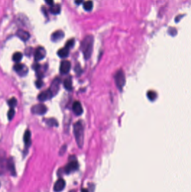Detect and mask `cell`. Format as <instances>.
<instances>
[{
  "label": "cell",
  "instance_id": "cell-1",
  "mask_svg": "<svg viewBox=\"0 0 191 192\" xmlns=\"http://www.w3.org/2000/svg\"><path fill=\"white\" fill-rule=\"evenodd\" d=\"M94 38L92 35H87L82 41L81 45V49L84 58L87 60L90 58L93 52Z\"/></svg>",
  "mask_w": 191,
  "mask_h": 192
},
{
  "label": "cell",
  "instance_id": "cell-2",
  "mask_svg": "<svg viewBox=\"0 0 191 192\" xmlns=\"http://www.w3.org/2000/svg\"><path fill=\"white\" fill-rule=\"evenodd\" d=\"M73 133L79 147L82 148L84 144V127L81 121H77L73 125Z\"/></svg>",
  "mask_w": 191,
  "mask_h": 192
},
{
  "label": "cell",
  "instance_id": "cell-3",
  "mask_svg": "<svg viewBox=\"0 0 191 192\" xmlns=\"http://www.w3.org/2000/svg\"><path fill=\"white\" fill-rule=\"evenodd\" d=\"M115 82L118 89L122 91L126 84L125 74L122 70H120L116 72L115 75Z\"/></svg>",
  "mask_w": 191,
  "mask_h": 192
},
{
  "label": "cell",
  "instance_id": "cell-4",
  "mask_svg": "<svg viewBox=\"0 0 191 192\" xmlns=\"http://www.w3.org/2000/svg\"><path fill=\"white\" fill-rule=\"evenodd\" d=\"M47 111V108L43 104H38L32 107V112L36 115H42Z\"/></svg>",
  "mask_w": 191,
  "mask_h": 192
},
{
  "label": "cell",
  "instance_id": "cell-5",
  "mask_svg": "<svg viewBox=\"0 0 191 192\" xmlns=\"http://www.w3.org/2000/svg\"><path fill=\"white\" fill-rule=\"evenodd\" d=\"M79 168V163L76 161L73 160L67 164L65 168V173L69 174L77 170Z\"/></svg>",
  "mask_w": 191,
  "mask_h": 192
},
{
  "label": "cell",
  "instance_id": "cell-6",
  "mask_svg": "<svg viewBox=\"0 0 191 192\" xmlns=\"http://www.w3.org/2000/svg\"><path fill=\"white\" fill-rule=\"evenodd\" d=\"M46 55V51L44 48L42 47H39L37 48L34 53V59L36 61H39L43 59Z\"/></svg>",
  "mask_w": 191,
  "mask_h": 192
},
{
  "label": "cell",
  "instance_id": "cell-7",
  "mask_svg": "<svg viewBox=\"0 0 191 192\" xmlns=\"http://www.w3.org/2000/svg\"><path fill=\"white\" fill-rule=\"evenodd\" d=\"M52 97V92L49 90V89H48L47 90L40 93L38 95V98L39 101H46L51 99Z\"/></svg>",
  "mask_w": 191,
  "mask_h": 192
},
{
  "label": "cell",
  "instance_id": "cell-8",
  "mask_svg": "<svg viewBox=\"0 0 191 192\" xmlns=\"http://www.w3.org/2000/svg\"><path fill=\"white\" fill-rule=\"evenodd\" d=\"M71 69V63L69 61H63L60 65V72L63 74H67L70 72Z\"/></svg>",
  "mask_w": 191,
  "mask_h": 192
},
{
  "label": "cell",
  "instance_id": "cell-9",
  "mask_svg": "<svg viewBox=\"0 0 191 192\" xmlns=\"http://www.w3.org/2000/svg\"><path fill=\"white\" fill-rule=\"evenodd\" d=\"M65 185H66L65 181L62 179H60L54 184V191L56 192H61L64 189Z\"/></svg>",
  "mask_w": 191,
  "mask_h": 192
},
{
  "label": "cell",
  "instance_id": "cell-10",
  "mask_svg": "<svg viewBox=\"0 0 191 192\" xmlns=\"http://www.w3.org/2000/svg\"><path fill=\"white\" fill-rule=\"evenodd\" d=\"M60 80L59 79H56L52 82L51 86L49 88V90L52 92L53 96L56 95L57 93L60 89Z\"/></svg>",
  "mask_w": 191,
  "mask_h": 192
},
{
  "label": "cell",
  "instance_id": "cell-11",
  "mask_svg": "<svg viewBox=\"0 0 191 192\" xmlns=\"http://www.w3.org/2000/svg\"><path fill=\"white\" fill-rule=\"evenodd\" d=\"M72 110L76 115H81L83 112V109L79 101H75L72 105Z\"/></svg>",
  "mask_w": 191,
  "mask_h": 192
},
{
  "label": "cell",
  "instance_id": "cell-12",
  "mask_svg": "<svg viewBox=\"0 0 191 192\" xmlns=\"http://www.w3.org/2000/svg\"><path fill=\"white\" fill-rule=\"evenodd\" d=\"M65 36V34L62 30H57L54 32L51 35V39L53 42H58L61 41Z\"/></svg>",
  "mask_w": 191,
  "mask_h": 192
},
{
  "label": "cell",
  "instance_id": "cell-13",
  "mask_svg": "<svg viewBox=\"0 0 191 192\" xmlns=\"http://www.w3.org/2000/svg\"><path fill=\"white\" fill-rule=\"evenodd\" d=\"M17 36L23 41H26L29 39L30 35V34L24 30H19L16 33Z\"/></svg>",
  "mask_w": 191,
  "mask_h": 192
},
{
  "label": "cell",
  "instance_id": "cell-14",
  "mask_svg": "<svg viewBox=\"0 0 191 192\" xmlns=\"http://www.w3.org/2000/svg\"><path fill=\"white\" fill-rule=\"evenodd\" d=\"M14 70L16 72L19 73V74H26L28 71V69H26V67L24 66V65L21 64L19 63H18L16 64L15 65Z\"/></svg>",
  "mask_w": 191,
  "mask_h": 192
},
{
  "label": "cell",
  "instance_id": "cell-15",
  "mask_svg": "<svg viewBox=\"0 0 191 192\" xmlns=\"http://www.w3.org/2000/svg\"><path fill=\"white\" fill-rule=\"evenodd\" d=\"M7 167L11 173V174L13 176H15L16 175V170H15V168L14 162L12 159H9V161H7Z\"/></svg>",
  "mask_w": 191,
  "mask_h": 192
},
{
  "label": "cell",
  "instance_id": "cell-16",
  "mask_svg": "<svg viewBox=\"0 0 191 192\" xmlns=\"http://www.w3.org/2000/svg\"><path fill=\"white\" fill-rule=\"evenodd\" d=\"M30 139H31L30 131L29 130H27L25 132V134H24V143H25V146L26 147H28L30 145V143H31Z\"/></svg>",
  "mask_w": 191,
  "mask_h": 192
},
{
  "label": "cell",
  "instance_id": "cell-17",
  "mask_svg": "<svg viewBox=\"0 0 191 192\" xmlns=\"http://www.w3.org/2000/svg\"><path fill=\"white\" fill-rule=\"evenodd\" d=\"M69 50H70V49H68L66 47L60 49L58 51V56L61 58H67L69 55Z\"/></svg>",
  "mask_w": 191,
  "mask_h": 192
},
{
  "label": "cell",
  "instance_id": "cell-18",
  "mask_svg": "<svg viewBox=\"0 0 191 192\" xmlns=\"http://www.w3.org/2000/svg\"><path fill=\"white\" fill-rule=\"evenodd\" d=\"M63 85L67 91H71L72 89V82L70 77L67 78L63 82Z\"/></svg>",
  "mask_w": 191,
  "mask_h": 192
},
{
  "label": "cell",
  "instance_id": "cell-19",
  "mask_svg": "<svg viewBox=\"0 0 191 192\" xmlns=\"http://www.w3.org/2000/svg\"><path fill=\"white\" fill-rule=\"evenodd\" d=\"M50 11L53 14H58L61 12V6L58 4H53L50 8Z\"/></svg>",
  "mask_w": 191,
  "mask_h": 192
},
{
  "label": "cell",
  "instance_id": "cell-20",
  "mask_svg": "<svg viewBox=\"0 0 191 192\" xmlns=\"http://www.w3.org/2000/svg\"><path fill=\"white\" fill-rule=\"evenodd\" d=\"M45 122L46 124H47L49 126H58V125L57 121L54 118H49L48 119H46Z\"/></svg>",
  "mask_w": 191,
  "mask_h": 192
},
{
  "label": "cell",
  "instance_id": "cell-21",
  "mask_svg": "<svg viewBox=\"0 0 191 192\" xmlns=\"http://www.w3.org/2000/svg\"><path fill=\"white\" fill-rule=\"evenodd\" d=\"M22 58H23V54L19 52H17L14 54L13 57H12V60L16 62V63H19L20 61L21 60Z\"/></svg>",
  "mask_w": 191,
  "mask_h": 192
},
{
  "label": "cell",
  "instance_id": "cell-22",
  "mask_svg": "<svg viewBox=\"0 0 191 192\" xmlns=\"http://www.w3.org/2000/svg\"><path fill=\"white\" fill-rule=\"evenodd\" d=\"M93 4L91 1H87L84 3V8L86 11H91L93 9Z\"/></svg>",
  "mask_w": 191,
  "mask_h": 192
},
{
  "label": "cell",
  "instance_id": "cell-23",
  "mask_svg": "<svg viewBox=\"0 0 191 192\" xmlns=\"http://www.w3.org/2000/svg\"><path fill=\"white\" fill-rule=\"evenodd\" d=\"M147 95H148V99L151 101H154L157 97L156 93L154 91L148 92Z\"/></svg>",
  "mask_w": 191,
  "mask_h": 192
},
{
  "label": "cell",
  "instance_id": "cell-24",
  "mask_svg": "<svg viewBox=\"0 0 191 192\" xmlns=\"http://www.w3.org/2000/svg\"><path fill=\"white\" fill-rule=\"evenodd\" d=\"M8 105H9L11 108L14 109L17 105V100L15 97L11 98L8 101Z\"/></svg>",
  "mask_w": 191,
  "mask_h": 192
},
{
  "label": "cell",
  "instance_id": "cell-25",
  "mask_svg": "<svg viewBox=\"0 0 191 192\" xmlns=\"http://www.w3.org/2000/svg\"><path fill=\"white\" fill-rule=\"evenodd\" d=\"M15 114V111L14 109L12 108H11L10 110L9 111V112L7 113V117H8L9 120H11L13 119Z\"/></svg>",
  "mask_w": 191,
  "mask_h": 192
},
{
  "label": "cell",
  "instance_id": "cell-26",
  "mask_svg": "<svg viewBox=\"0 0 191 192\" xmlns=\"http://www.w3.org/2000/svg\"><path fill=\"white\" fill-rule=\"evenodd\" d=\"M74 43H75L74 39H70L69 41H67V43H66V45H65V47L68 48V49H70V48H72L73 46Z\"/></svg>",
  "mask_w": 191,
  "mask_h": 192
},
{
  "label": "cell",
  "instance_id": "cell-27",
  "mask_svg": "<svg viewBox=\"0 0 191 192\" xmlns=\"http://www.w3.org/2000/svg\"><path fill=\"white\" fill-rule=\"evenodd\" d=\"M35 84H36V86L38 88H41L42 86H43V82L42 81V80L41 79H39L36 81Z\"/></svg>",
  "mask_w": 191,
  "mask_h": 192
},
{
  "label": "cell",
  "instance_id": "cell-28",
  "mask_svg": "<svg viewBox=\"0 0 191 192\" xmlns=\"http://www.w3.org/2000/svg\"><path fill=\"white\" fill-rule=\"evenodd\" d=\"M66 146H63L62 148L61 149L60 152V154H61V155H62V154H64V153H65V152L66 151Z\"/></svg>",
  "mask_w": 191,
  "mask_h": 192
},
{
  "label": "cell",
  "instance_id": "cell-29",
  "mask_svg": "<svg viewBox=\"0 0 191 192\" xmlns=\"http://www.w3.org/2000/svg\"><path fill=\"white\" fill-rule=\"evenodd\" d=\"M45 1L46 2V3L47 4H48V5H53L54 4V2H53V0H45Z\"/></svg>",
  "mask_w": 191,
  "mask_h": 192
},
{
  "label": "cell",
  "instance_id": "cell-30",
  "mask_svg": "<svg viewBox=\"0 0 191 192\" xmlns=\"http://www.w3.org/2000/svg\"><path fill=\"white\" fill-rule=\"evenodd\" d=\"M83 1L84 0H76L75 3L77 5H80L83 2Z\"/></svg>",
  "mask_w": 191,
  "mask_h": 192
},
{
  "label": "cell",
  "instance_id": "cell-31",
  "mask_svg": "<svg viewBox=\"0 0 191 192\" xmlns=\"http://www.w3.org/2000/svg\"><path fill=\"white\" fill-rule=\"evenodd\" d=\"M81 192H89L88 190L86 189H84V188H82V190H81Z\"/></svg>",
  "mask_w": 191,
  "mask_h": 192
},
{
  "label": "cell",
  "instance_id": "cell-32",
  "mask_svg": "<svg viewBox=\"0 0 191 192\" xmlns=\"http://www.w3.org/2000/svg\"><path fill=\"white\" fill-rule=\"evenodd\" d=\"M75 192V191L74 190H72V191H71L70 192Z\"/></svg>",
  "mask_w": 191,
  "mask_h": 192
},
{
  "label": "cell",
  "instance_id": "cell-33",
  "mask_svg": "<svg viewBox=\"0 0 191 192\" xmlns=\"http://www.w3.org/2000/svg\"><path fill=\"white\" fill-rule=\"evenodd\" d=\"M0 187H1V182H0Z\"/></svg>",
  "mask_w": 191,
  "mask_h": 192
}]
</instances>
